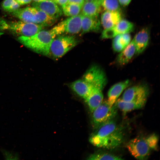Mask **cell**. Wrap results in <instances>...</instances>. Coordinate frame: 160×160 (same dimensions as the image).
I'll list each match as a JSON object with an SVG mask.
<instances>
[{
    "mask_svg": "<svg viewBox=\"0 0 160 160\" xmlns=\"http://www.w3.org/2000/svg\"><path fill=\"white\" fill-rule=\"evenodd\" d=\"M89 139L94 146L106 149L115 148L119 146L124 139L122 128L113 119L96 129Z\"/></svg>",
    "mask_w": 160,
    "mask_h": 160,
    "instance_id": "1",
    "label": "cell"
},
{
    "mask_svg": "<svg viewBox=\"0 0 160 160\" xmlns=\"http://www.w3.org/2000/svg\"><path fill=\"white\" fill-rule=\"evenodd\" d=\"M127 148L131 154L140 160L146 159L153 150L148 137H138L132 139L127 144Z\"/></svg>",
    "mask_w": 160,
    "mask_h": 160,
    "instance_id": "5",
    "label": "cell"
},
{
    "mask_svg": "<svg viewBox=\"0 0 160 160\" xmlns=\"http://www.w3.org/2000/svg\"><path fill=\"white\" fill-rule=\"evenodd\" d=\"M82 6L73 3H67L63 7L64 14L68 16L72 17L79 14Z\"/></svg>",
    "mask_w": 160,
    "mask_h": 160,
    "instance_id": "23",
    "label": "cell"
},
{
    "mask_svg": "<svg viewBox=\"0 0 160 160\" xmlns=\"http://www.w3.org/2000/svg\"><path fill=\"white\" fill-rule=\"evenodd\" d=\"M20 6L15 0H4L1 3V7L4 10L9 12L16 11Z\"/></svg>",
    "mask_w": 160,
    "mask_h": 160,
    "instance_id": "26",
    "label": "cell"
},
{
    "mask_svg": "<svg viewBox=\"0 0 160 160\" xmlns=\"http://www.w3.org/2000/svg\"><path fill=\"white\" fill-rule=\"evenodd\" d=\"M121 19L120 11H105L101 17V24L105 29L112 28Z\"/></svg>",
    "mask_w": 160,
    "mask_h": 160,
    "instance_id": "14",
    "label": "cell"
},
{
    "mask_svg": "<svg viewBox=\"0 0 160 160\" xmlns=\"http://www.w3.org/2000/svg\"><path fill=\"white\" fill-rule=\"evenodd\" d=\"M100 4L105 11H120V7L118 0H100Z\"/></svg>",
    "mask_w": 160,
    "mask_h": 160,
    "instance_id": "25",
    "label": "cell"
},
{
    "mask_svg": "<svg viewBox=\"0 0 160 160\" xmlns=\"http://www.w3.org/2000/svg\"><path fill=\"white\" fill-rule=\"evenodd\" d=\"M78 42L73 36H60L55 37L51 44L49 53L55 58L60 57L75 47Z\"/></svg>",
    "mask_w": 160,
    "mask_h": 160,
    "instance_id": "4",
    "label": "cell"
},
{
    "mask_svg": "<svg viewBox=\"0 0 160 160\" xmlns=\"http://www.w3.org/2000/svg\"><path fill=\"white\" fill-rule=\"evenodd\" d=\"M131 36L129 33L120 34L119 41L121 44L125 47L131 42Z\"/></svg>",
    "mask_w": 160,
    "mask_h": 160,
    "instance_id": "28",
    "label": "cell"
},
{
    "mask_svg": "<svg viewBox=\"0 0 160 160\" xmlns=\"http://www.w3.org/2000/svg\"><path fill=\"white\" fill-rule=\"evenodd\" d=\"M36 8L32 7H26L18 9L12 12V14L24 22L33 23Z\"/></svg>",
    "mask_w": 160,
    "mask_h": 160,
    "instance_id": "19",
    "label": "cell"
},
{
    "mask_svg": "<svg viewBox=\"0 0 160 160\" xmlns=\"http://www.w3.org/2000/svg\"><path fill=\"white\" fill-rule=\"evenodd\" d=\"M56 19V18L36 8L33 23L44 27L52 25L55 22Z\"/></svg>",
    "mask_w": 160,
    "mask_h": 160,
    "instance_id": "20",
    "label": "cell"
},
{
    "mask_svg": "<svg viewBox=\"0 0 160 160\" xmlns=\"http://www.w3.org/2000/svg\"><path fill=\"white\" fill-rule=\"evenodd\" d=\"M150 39V32L147 28H144L135 36L132 39L136 48V54L142 53L147 47Z\"/></svg>",
    "mask_w": 160,
    "mask_h": 160,
    "instance_id": "11",
    "label": "cell"
},
{
    "mask_svg": "<svg viewBox=\"0 0 160 160\" xmlns=\"http://www.w3.org/2000/svg\"><path fill=\"white\" fill-rule=\"evenodd\" d=\"M0 151L4 158L6 160H18L20 159V155L17 152L9 151L3 148H1Z\"/></svg>",
    "mask_w": 160,
    "mask_h": 160,
    "instance_id": "27",
    "label": "cell"
},
{
    "mask_svg": "<svg viewBox=\"0 0 160 160\" xmlns=\"http://www.w3.org/2000/svg\"><path fill=\"white\" fill-rule=\"evenodd\" d=\"M101 7L100 0L85 1L82 7V14L90 17H98Z\"/></svg>",
    "mask_w": 160,
    "mask_h": 160,
    "instance_id": "18",
    "label": "cell"
},
{
    "mask_svg": "<svg viewBox=\"0 0 160 160\" xmlns=\"http://www.w3.org/2000/svg\"><path fill=\"white\" fill-rule=\"evenodd\" d=\"M82 79L92 89L103 90L107 82L105 74L100 67L94 65L89 68L84 74Z\"/></svg>",
    "mask_w": 160,
    "mask_h": 160,
    "instance_id": "6",
    "label": "cell"
},
{
    "mask_svg": "<svg viewBox=\"0 0 160 160\" xmlns=\"http://www.w3.org/2000/svg\"><path fill=\"white\" fill-rule=\"evenodd\" d=\"M117 108L114 104L110 105L107 100L103 101L92 113V127L96 129L106 122L113 119L117 113Z\"/></svg>",
    "mask_w": 160,
    "mask_h": 160,
    "instance_id": "3",
    "label": "cell"
},
{
    "mask_svg": "<svg viewBox=\"0 0 160 160\" xmlns=\"http://www.w3.org/2000/svg\"><path fill=\"white\" fill-rule=\"evenodd\" d=\"M94 0H84V1H92Z\"/></svg>",
    "mask_w": 160,
    "mask_h": 160,
    "instance_id": "35",
    "label": "cell"
},
{
    "mask_svg": "<svg viewBox=\"0 0 160 160\" xmlns=\"http://www.w3.org/2000/svg\"><path fill=\"white\" fill-rule=\"evenodd\" d=\"M119 3L123 6L128 5L131 0H118Z\"/></svg>",
    "mask_w": 160,
    "mask_h": 160,
    "instance_id": "33",
    "label": "cell"
},
{
    "mask_svg": "<svg viewBox=\"0 0 160 160\" xmlns=\"http://www.w3.org/2000/svg\"><path fill=\"white\" fill-rule=\"evenodd\" d=\"M100 22L98 17H90L82 14L81 34L92 31H98L100 29Z\"/></svg>",
    "mask_w": 160,
    "mask_h": 160,
    "instance_id": "15",
    "label": "cell"
},
{
    "mask_svg": "<svg viewBox=\"0 0 160 160\" xmlns=\"http://www.w3.org/2000/svg\"><path fill=\"white\" fill-rule=\"evenodd\" d=\"M71 87L76 94L84 99L92 91L91 89L82 79L73 82Z\"/></svg>",
    "mask_w": 160,
    "mask_h": 160,
    "instance_id": "21",
    "label": "cell"
},
{
    "mask_svg": "<svg viewBox=\"0 0 160 160\" xmlns=\"http://www.w3.org/2000/svg\"><path fill=\"white\" fill-rule=\"evenodd\" d=\"M32 5L33 7L56 19L62 14L61 10L53 0H44L40 2H35L32 3Z\"/></svg>",
    "mask_w": 160,
    "mask_h": 160,
    "instance_id": "10",
    "label": "cell"
},
{
    "mask_svg": "<svg viewBox=\"0 0 160 160\" xmlns=\"http://www.w3.org/2000/svg\"><path fill=\"white\" fill-rule=\"evenodd\" d=\"M34 1L36 2H40L41 1H42L44 0H33Z\"/></svg>",
    "mask_w": 160,
    "mask_h": 160,
    "instance_id": "34",
    "label": "cell"
},
{
    "mask_svg": "<svg viewBox=\"0 0 160 160\" xmlns=\"http://www.w3.org/2000/svg\"><path fill=\"white\" fill-rule=\"evenodd\" d=\"M103 98L102 90L97 89L92 91L84 99L91 113L102 103Z\"/></svg>",
    "mask_w": 160,
    "mask_h": 160,
    "instance_id": "17",
    "label": "cell"
},
{
    "mask_svg": "<svg viewBox=\"0 0 160 160\" xmlns=\"http://www.w3.org/2000/svg\"><path fill=\"white\" fill-rule=\"evenodd\" d=\"M82 14L71 17L58 23L51 29L56 36L65 33L76 34L81 30Z\"/></svg>",
    "mask_w": 160,
    "mask_h": 160,
    "instance_id": "7",
    "label": "cell"
},
{
    "mask_svg": "<svg viewBox=\"0 0 160 160\" xmlns=\"http://www.w3.org/2000/svg\"><path fill=\"white\" fill-rule=\"evenodd\" d=\"M120 34H118L114 37L112 42V47L114 51L121 52L125 47L120 44L119 41Z\"/></svg>",
    "mask_w": 160,
    "mask_h": 160,
    "instance_id": "29",
    "label": "cell"
},
{
    "mask_svg": "<svg viewBox=\"0 0 160 160\" xmlns=\"http://www.w3.org/2000/svg\"><path fill=\"white\" fill-rule=\"evenodd\" d=\"M149 94L148 87L143 84L137 85L127 88L121 98L125 101H131L147 98Z\"/></svg>",
    "mask_w": 160,
    "mask_h": 160,
    "instance_id": "9",
    "label": "cell"
},
{
    "mask_svg": "<svg viewBox=\"0 0 160 160\" xmlns=\"http://www.w3.org/2000/svg\"><path fill=\"white\" fill-rule=\"evenodd\" d=\"M112 28L116 36L118 34L129 33L132 32L134 29V25L128 21L121 19Z\"/></svg>",
    "mask_w": 160,
    "mask_h": 160,
    "instance_id": "22",
    "label": "cell"
},
{
    "mask_svg": "<svg viewBox=\"0 0 160 160\" xmlns=\"http://www.w3.org/2000/svg\"><path fill=\"white\" fill-rule=\"evenodd\" d=\"M44 27L40 25L19 21L7 23V30L20 36L29 37L35 35L41 31Z\"/></svg>",
    "mask_w": 160,
    "mask_h": 160,
    "instance_id": "8",
    "label": "cell"
},
{
    "mask_svg": "<svg viewBox=\"0 0 160 160\" xmlns=\"http://www.w3.org/2000/svg\"><path fill=\"white\" fill-rule=\"evenodd\" d=\"M84 2V0H68V3H73L82 6Z\"/></svg>",
    "mask_w": 160,
    "mask_h": 160,
    "instance_id": "31",
    "label": "cell"
},
{
    "mask_svg": "<svg viewBox=\"0 0 160 160\" xmlns=\"http://www.w3.org/2000/svg\"><path fill=\"white\" fill-rule=\"evenodd\" d=\"M56 36L51 30H41L32 36H21L17 39L21 43L35 52L48 56L52 43Z\"/></svg>",
    "mask_w": 160,
    "mask_h": 160,
    "instance_id": "2",
    "label": "cell"
},
{
    "mask_svg": "<svg viewBox=\"0 0 160 160\" xmlns=\"http://www.w3.org/2000/svg\"><path fill=\"white\" fill-rule=\"evenodd\" d=\"M147 99V98H144L131 101H125L120 98L117 99L114 104L117 108L126 113L143 108L146 103Z\"/></svg>",
    "mask_w": 160,
    "mask_h": 160,
    "instance_id": "13",
    "label": "cell"
},
{
    "mask_svg": "<svg viewBox=\"0 0 160 160\" xmlns=\"http://www.w3.org/2000/svg\"><path fill=\"white\" fill-rule=\"evenodd\" d=\"M57 4L62 7L64 6L68 2V0H53Z\"/></svg>",
    "mask_w": 160,
    "mask_h": 160,
    "instance_id": "30",
    "label": "cell"
},
{
    "mask_svg": "<svg viewBox=\"0 0 160 160\" xmlns=\"http://www.w3.org/2000/svg\"><path fill=\"white\" fill-rule=\"evenodd\" d=\"M129 80H126L115 84L108 90V103L111 106L113 105L122 92L130 84Z\"/></svg>",
    "mask_w": 160,
    "mask_h": 160,
    "instance_id": "12",
    "label": "cell"
},
{
    "mask_svg": "<svg viewBox=\"0 0 160 160\" xmlns=\"http://www.w3.org/2000/svg\"><path fill=\"white\" fill-rule=\"evenodd\" d=\"M20 5L27 4L30 3L32 0H15Z\"/></svg>",
    "mask_w": 160,
    "mask_h": 160,
    "instance_id": "32",
    "label": "cell"
},
{
    "mask_svg": "<svg viewBox=\"0 0 160 160\" xmlns=\"http://www.w3.org/2000/svg\"><path fill=\"white\" fill-rule=\"evenodd\" d=\"M118 55L116 61L120 65H124L128 63L136 54V48L132 40Z\"/></svg>",
    "mask_w": 160,
    "mask_h": 160,
    "instance_id": "16",
    "label": "cell"
},
{
    "mask_svg": "<svg viewBox=\"0 0 160 160\" xmlns=\"http://www.w3.org/2000/svg\"><path fill=\"white\" fill-rule=\"evenodd\" d=\"M89 160H122L121 157L106 152L95 153L90 155L87 159Z\"/></svg>",
    "mask_w": 160,
    "mask_h": 160,
    "instance_id": "24",
    "label": "cell"
}]
</instances>
